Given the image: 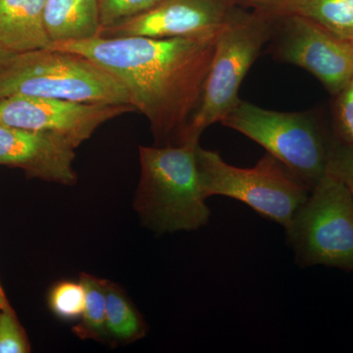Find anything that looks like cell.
Instances as JSON below:
<instances>
[{"label": "cell", "instance_id": "6da1fadb", "mask_svg": "<svg viewBox=\"0 0 353 353\" xmlns=\"http://www.w3.org/2000/svg\"><path fill=\"white\" fill-rule=\"evenodd\" d=\"M216 38L95 37L46 48L83 55L106 70L145 116L157 146L180 145L201 103Z\"/></svg>", "mask_w": 353, "mask_h": 353}, {"label": "cell", "instance_id": "7a4b0ae2", "mask_svg": "<svg viewBox=\"0 0 353 353\" xmlns=\"http://www.w3.org/2000/svg\"><path fill=\"white\" fill-rule=\"evenodd\" d=\"M199 143L139 146L134 209L157 234L196 231L210 218L197 163Z\"/></svg>", "mask_w": 353, "mask_h": 353}, {"label": "cell", "instance_id": "3957f363", "mask_svg": "<svg viewBox=\"0 0 353 353\" xmlns=\"http://www.w3.org/2000/svg\"><path fill=\"white\" fill-rule=\"evenodd\" d=\"M12 97L132 104L126 88L106 70L83 55L50 48L16 54L0 71V101Z\"/></svg>", "mask_w": 353, "mask_h": 353}, {"label": "cell", "instance_id": "277c9868", "mask_svg": "<svg viewBox=\"0 0 353 353\" xmlns=\"http://www.w3.org/2000/svg\"><path fill=\"white\" fill-rule=\"evenodd\" d=\"M276 21L259 11L234 9L216 38L201 103L187 128L183 143H199L202 132L222 122L238 103L241 83L265 44L271 41Z\"/></svg>", "mask_w": 353, "mask_h": 353}, {"label": "cell", "instance_id": "5b68a950", "mask_svg": "<svg viewBox=\"0 0 353 353\" xmlns=\"http://www.w3.org/2000/svg\"><path fill=\"white\" fill-rule=\"evenodd\" d=\"M221 123L263 146L311 189L328 173L334 134L313 112H280L240 99Z\"/></svg>", "mask_w": 353, "mask_h": 353}, {"label": "cell", "instance_id": "8992f818", "mask_svg": "<svg viewBox=\"0 0 353 353\" xmlns=\"http://www.w3.org/2000/svg\"><path fill=\"white\" fill-rule=\"evenodd\" d=\"M205 196L231 197L287 229L310 194L311 188L267 152L252 168L224 161L219 153L196 148Z\"/></svg>", "mask_w": 353, "mask_h": 353}, {"label": "cell", "instance_id": "52a82bcc", "mask_svg": "<svg viewBox=\"0 0 353 353\" xmlns=\"http://www.w3.org/2000/svg\"><path fill=\"white\" fill-rule=\"evenodd\" d=\"M285 230L299 266L353 271V197L329 172Z\"/></svg>", "mask_w": 353, "mask_h": 353}, {"label": "cell", "instance_id": "ba28073f", "mask_svg": "<svg viewBox=\"0 0 353 353\" xmlns=\"http://www.w3.org/2000/svg\"><path fill=\"white\" fill-rule=\"evenodd\" d=\"M272 39L274 57L312 74L332 97L352 79L353 41L334 36L308 18L299 14L278 18Z\"/></svg>", "mask_w": 353, "mask_h": 353}, {"label": "cell", "instance_id": "9c48e42d", "mask_svg": "<svg viewBox=\"0 0 353 353\" xmlns=\"http://www.w3.org/2000/svg\"><path fill=\"white\" fill-rule=\"evenodd\" d=\"M134 111L132 104L12 97L0 101V124L57 137L76 150L104 123Z\"/></svg>", "mask_w": 353, "mask_h": 353}, {"label": "cell", "instance_id": "30bf717a", "mask_svg": "<svg viewBox=\"0 0 353 353\" xmlns=\"http://www.w3.org/2000/svg\"><path fill=\"white\" fill-rule=\"evenodd\" d=\"M236 7L234 0H162L145 13L102 28L99 37L215 38Z\"/></svg>", "mask_w": 353, "mask_h": 353}, {"label": "cell", "instance_id": "8fae6325", "mask_svg": "<svg viewBox=\"0 0 353 353\" xmlns=\"http://www.w3.org/2000/svg\"><path fill=\"white\" fill-rule=\"evenodd\" d=\"M75 148L64 139L0 124V165L21 169L46 182L75 185Z\"/></svg>", "mask_w": 353, "mask_h": 353}, {"label": "cell", "instance_id": "7c38bea8", "mask_svg": "<svg viewBox=\"0 0 353 353\" xmlns=\"http://www.w3.org/2000/svg\"><path fill=\"white\" fill-rule=\"evenodd\" d=\"M46 0H0V43L15 54L50 44L43 10Z\"/></svg>", "mask_w": 353, "mask_h": 353}, {"label": "cell", "instance_id": "4fadbf2b", "mask_svg": "<svg viewBox=\"0 0 353 353\" xmlns=\"http://www.w3.org/2000/svg\"><path fill=\"white\" fill-rule=\"evenodd\" d=\"M43 21L50 43L95 38L102 28L99 0H46Z\"/></svg>", "mask_w": 353, "mask_h": 353}, {"label": "cell", "instance_id": "5bb4252c", "mask_svg": "<svg viewBox=\"0 0 353 353\" xmlns=\"http://www.w3.org/2000/svg\"><path fill=\"white\" fill-rule=\"evenodd\" d=\"M108 341L127 345L141 340L148 332L145 319L125 290L105 280Z\"/></svg>", "mask_w": 353, "mask_h": 353}, {"label": "cell", "instance_id": "9a60e30c", "mask_svg": "<svg viewBox=\"0 0 353 353\" xmlns=\"http://www.w3.org/2000/svg\"><path fill=\"white\" fill-rule=\"evenodd\" d=\"M79 280L85 290V304L80 322L72 332L81 340L108 341L105 279L82 273Z\"/></svg>", "mask_w": 353, "mask_h": 353}, {"label": "cell", "instance_id": "2e32d148", "mask_svg": "<svg viewBox=\"0 0 353 353\" xmlns=\"http://www.w3.org/2000/svg\"><path fill=\"white\" fill-rule=\"evenodd\" d=\"M294 14L308 18L339 38L353 41V0H299Z\"/></svg>", "mask_w": 353, "mask_h": 353}, {"label": "cell", "instance_id": "e0dca14e", "mask_svg": "<svg viewBox=\"0 0 353 353\" xmlns=\"http://www.w3.org/2000/svg\"><path fill=\"white\" fill-rule=\"evenodd\" d=\"M85 304V290L80 280L60 281L48 292V307L61 320L80 319Z\"/></svg>", "mask_w": 353, "mask_h": 353}, {"label": "cell", "instance_id": "ac0fdd59", "mask_svg": "<svg viewBox=\"0 0 353 353\" xmlns=\"http://www.w3.org/2000/svg\"><path fill=\"white\" fill-rule=\"evenodd\" d=\"M28 334L10 303L0 309V353H29Z\"/></svg>", "mask_w": 353, "mask_h": 353}, {"label": "cell", "instance_id": "d6986e66", "mask_svg": "<svg viewBox=\"0 0 353 353\" xmlns=\"http://www.w3.org/2000/svg\"><path fill=\"white\" fill-rule=\"evenodd\" d=\"M332 131L339 141L353 145V77L334 97Z\"/></svg>", "mask_w": 353, "mask_h": 353}, {"label": "cell", "instance_id": "ffe728a7", "mask_svg": "<svg viewBox=\"0 0 353 353\" xmlns=\"http://www.w3.org/2000/svg\"><path fill=\"white\" fill-rule=\"evenodd\" d=\"M161 1L162 0H99L101 27H108L120 21L145 13Z\"/></svg>", "mask_w": 353, "mask_h": 353}, {"label": "cell", "instance_id": "44dd1931", "mask_svg": "<svg viewBox=\"0 0 353 353\" xmlns=\"http://www.w3.org/2000/svg\"><path fill=\"white\" fill-rule=\"evenodd\" d=\"M328 172L345 183L353 197V145L334 139Z\"/></svg>", "mask_w": 353, "mask_h": 353}, {"label": "cell", "instance_id": "7402d4cb", "mask_svg": "<svg viewBox=\"0 0 353 353\" xmlns=\"http://www.w3.org/2000/svg\"><path fill=\"white\" fill-rule=\"evenodd\" d=\"M236 4L252 6L255 11L266 14L270 17L281 18L294 14L299 0H234Z\"/></svg>", "mask_w": 353, "mask_h": 353}, {"label": "cell", "instance_id": "603a6c76", "mask_svg": "<svg viewBox=\"0 0 353 353\" xmlns=\"http://www.w3.org/2000/svg\"><path fill=\"white\" fill-rule=\"evenodd\" d=\"M15 55V53L7 50L6 46L0 43V71L6 68V67L12 62Z\"/></svg>", "mask_w": 353, "mask_h": 353}, {"label": "cell", "instance_id": "cb8c5ba5", "mask_svg": "<svg viewBox=\"0 0 353 353\" xmlns=\"http://www.w3.org/2000/svg\"><path fill=\"white\" fill-rule=\"evenodd\" d=\"M9 303L8 299H7L6 292L2 289L1 285H0V309L3 308Z\"/></svg>", "mask_w": 353, "mask_h": 353}]
</instances>
